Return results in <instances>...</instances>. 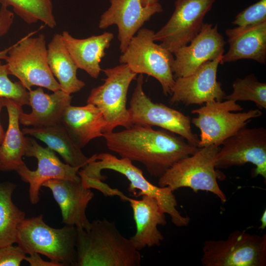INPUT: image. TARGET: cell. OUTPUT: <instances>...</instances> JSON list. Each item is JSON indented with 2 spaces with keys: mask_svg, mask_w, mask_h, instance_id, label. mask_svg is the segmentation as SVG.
I'll list each match as a JSON object with an SVG mask.
<instances>
[{
  "mask_svg": "<svg viewBox=\"0 0 266 266\" xmlns=\"http://www.w3.org/2000/svg\"><path fill=\"white\" fill-rule=\"evenodd\" d=\"M63 42L78 68L85 71L91 77L97 78L102 70L100 66L105 51L114 38L112 33L78 39L64 31L61 34Z\"/></svg>",
  "mask_w": 266,
  "mask_h": 266,
  "instance_id": "22",
  "label": "cell"
},
{
  "mask_svg": "<svg viewBox=\"0 0 266 266\" xmlns=\"http://www.w3.org/2000/svg\"><path fill=\"white\" fill-rule=\"evenodd\" d=\"M60 123L82 148L92 140L103 136L106 122L101 111L95 105H68Z\"/></svg>",
  "mask_w": 266,
  "mask_h": 266,
  "instance_id": "23",
  "label": "cell"
},
{
  "mask_svg": "<svg viewBox=\"0 0 266 266\" xmlns=\"http://www.w3.org/2000/svg\"><path fill=\"white\" fill-rule=\"evenodd\" d=\"M155 32L141 28L132 38L119 58L136 74H146L157 79L164 94L171 95L175 82L171 66L173 54L154 40Z\"/></svg>",
  "mask_w": 266,
  "mask_h": 266,
  "instance_id": "8",
  "label": "cell"
},
{
  "mask_svg": "<svg viewBox=\"0 0 266 266\" xmlns=\"http://www.w3.org/2000/svg\"><path fill=\"white\" fill-rule=\"evenodd\" d=\"M130 203L132 207L136 231L130 238L135 248L140 251L146 247L159 246L164 237L159 226L166 224V213L154 198L143 195L141 199L130 198L123 193L120 197Z\"/></svg>",
  "mask_w": 266,
  "mask_h": 266,
  "instance_id": "19",
  "label": "cell"
},
{
  "mask_svg": "<svg viewBox=\"0 0 266 266\" xmlns=\"http://www.w3.org/2000/svg\"><path fill=\"white\" fill-rule=\"evenodd\" d=\"M24 260L28 262L31 266H61L54 262L44 260L38 253L29 254L26 256Z\"/></svg>",
  "mask_w": 266,
  "mask_h": 266,
  "instance_id": "34",
  "label": "cell"
},
{
  "mask_svg": "<svg viewBox=\"0 0 266 266\" xmlns=\"http://www.w3.org/2000/svg\"><path fill=\"white\" fill-rule=\"evenodd\" d=\"M26 256L18 245L0 247V266H20Z\"/></svg>",
  "mask_w": 266,
  "mask_h": 266,
  "instance_id": "32",
  "label": "cell"
},
{
  "mask_svg": "<svg viewBox=\"0 0 266 266\" xmlns=\"http://www.w3.org/2000/svg\"><path fill=\"white\" fill-rule=\"evenodd\" d=\"M34 157L37 161V167L30 170L25 164L16 171L21 179L29 184V194L31 202L37 203L39 191L43 184L49 180L60 179L78 181L81 179L78 172L80 167L71 166L62 162L51 149L43 147L32 137H28L25 156Z\"/></svg>",
  "mask_w": 266,
  "mask_h": 266,
  "instance_id": "14",
  "label": "cell"
},
{
  "mask_svg": "<svg viewBox=\"0 0 266 266\" xmlns=\"http://www.w3.org/2000/svg\"><path fill=\"white\" fill-rule=\"evenodd\" d=\"M232 93L225 100L254 102L259 109H266V83L260 82L253 74L236 78Z\"/></svg>",
  "mask_w": 266,
  "mask_h": 266,
  "instance_id": "29",
  "label": "cell"
},
{
  "mask_svg": "<svg viewBox=\"0 0 266 266\" xmlns=\"http://www.w3.org/2000/svg\"><path fill=\"white\" fill-rule=\"evenodd\" d=\"M16 187L11 182L0 183V247L17 243L18 226L26 218L12 200Z\"/></svg>",
  "mask_w": 266,
  "mask_h": 266,
  "instance_id": "27",
  "label": "cell"
},
{
  "mask_svg": "<svg viewBox=\"0 0 266 266\" xmlns=\"http://www.w3.org/2000/svg\"><path fill=\"white\" fill-rule=\"evenodd\" d=\"M30 33L10 46L5 59L9 74L16 77L29 91L32 86L45 88L52 92L61 90L48 63L45 37Z\"/></svg>",
  "mask_w": 266,
  "mask_h": 266,
  "instance_id": "6",
  "label": "cell"
},
{
  "mask_svg": "<svg viewBox=\"0 0 266 266\" xmlns=\"http://www.w3.org/2000/svg\"><path fill=\"white\" fill-rule=\"evenodd\" d=\"M8 75L7 65L0 61V97L11 99L22 107L30 105L29 92L20 81H11Z\"/></svg>",
  "mask_w": 266,
  "mask_h": 266,
  "instance_id": "30",
  "label": "cell"
},
{
  "mask_svg": "<svg viewBox=\"0 0 266 266\" xmlns=\"http://www.w3.org/2000/svg\"><path fill=\"white\" fill-rule=\"evenodd\" d=\"M225 33L229 48L222 55L220 64L241 59L266 64V22L246 28L228 29Z\"/></svg>",
  "mask_w": 266,
  "mask_h": 266,
  "instance_id": "20",
  "label": "cell"
},
{
  "mask_svg": "<svg viewBox=\"0 0 266 266\" xmlns=\"http://www.w3.org/2000/svg\"><path fill=\"white\" fill-rule=\"evenodd\" d=\"M8 124L4 137L0 144V170L16 171L25 164L23 157L27 148L28 137L25 136L19 126V117L23 111L13 100L4 98Z\"/></svg>",
  "mask_w": 266,
  "mask_h": 266,
  "instance_id": "25",
  "label": "cell"
},
{
  "mask_svg": "<svg viewBox=\"0 0 266 266\" xmlns=\"http://www.w3.org/2000/svg\"><path fill=\"white\" fill-rule=\"evenodd\" d=\"M47 60L61 90L70 95L79 92L85 86L77 77L78 68L65 46L61 34H55L48 45Z\"/></svg>",
  "mask_w": 266,
  "mask_h": 266,
  "instance_id": "26",
  "label": "cell"
},
{
  "mask_svg": "<svg viewBox=\"0 0 266 266\" xmlns=\"http://www.w3.org/2000/svg\"><path fill=\"white\" fill-rule=\"evenodd\" d=\"M201 262L204 266H266V234L237 230L225 239L205 240Z\"/></svg>",
  "mask_w": 266,
  "mask_h": 266,
  "instance_id": "10",
  "label": "cell"
},
{
  "mask_svg": "<svg viewBox=\"0 0 266 266\" xmlns=\"http://www.w3.org/2000/svg\"><path fill=\"white\" fill-rule=\"evenodd\" d=\"M219 146H209L199 148L193 154L175 163L159 178L161 187H168L172 191L188 187L197 193L209 192L223 202L227 200L225 193L217 182L215 159Z\"/></svg>",
  "mask_w": 266,
  "mask_h": 266,
  "instance_id": "5",
  "label": "cell"
},
{
  "mask_svg": "<svg viewBox=\"0 0 266 266\" xmlns=\"http://www.w3.org/2000/svg\"><path fill=\"white\" fill-rule=\"evenodd\" d=\"M266 22V0H260L237 14L232 23L246 28Z\"/></svg>",
  "mask_w": 266,
  "mask_h": 266,
  "instance_id": "31",
  "label": "cell"
},
{
  "mask_svg": "<svg viewBox=\"0 0 266 266\" xmlns=\"http://www.w3.org/2000/svg\"><path fill=\"white\" fill-rule=\"evenodd\" d=\"M226 43L217 24L204 23L188 44L173 53L171 70L174 78L190 75L205 62L223 55Z\"/></svg>",
  "mask_w": 266,
  "mask_h": 266,
  "instance_id": "16",
  "label": "cell"
},
{
  "mask_svg": "<svg viewBox=\"0 0 266 266\" xmlns=\"http://www.w3.org/2000/svg\"><path fill=\"white\" fill-rule=\"evenodd\" d=\"M242 109L236 102L226 100L225 101L212 100L193 110L192 113L197 116L192 119L191 123L200 131L198 147L219 146L252 119L262 114L259 109L233 112Z\"/></svg>",
  "mask_w": 266,
  "mask_h": 266,
  "instance_id": "7",
  "label": "cell"
},
{
  "mask_svg": "<svg viewBox=\"0 0 266 266\" xmlns=\"http://www.w3.org/2000/svg\"><path fill=\"white\" fill-rule=\"evenodd\" d=\"M51 94L45 93L39 87L29 93L30 105L32 111L20 115V123L33 127H47L60 123L66 108L70 104V95L59 90Z\"/></svg>",
  "mask_w": 266,
  "mask_h": 266,
  "instance_id": "21",
  "label": "cell"
},
{
  "mask_svg": "<svg viewBox=\"0 0 266 266\" xmlns=\"http://www.w3.org/2000/svg\"><path fill=\"white\" fill-rule=\"evenodd\" d=\"M22 131L24 134L43 142L71 166L82 168L94 160V155L90 158L85 155L81 148L61 123L47 127H27Z\"/></svg>",
  "mask_w": 266,
  "mask_h": 266,
  "instance_id": "24",
  "label": "cell"
},
{
  "mask_svg": "<svg viewBox=\"0 0 266 266\" xmlns=\"http://www.w3.org/2000/svg\"><path fill=\"white\" fill-rule=\"evenodd\" d=\"M93 160L79 171L82 179L101 182L105 179L103 170H112L123 175L130 182L128 191L136 197L146 195L151 197L159 203L166 214L169 215L172 223L177 227H185L190 223L188 216H184L177 209V202L173 191L168 187L156 186L144 176L142 171L125 158H119L108 153L94 154Z\"/></svg>",
  "mask_w": 266,
  "mask_h": 266,
  "instance_id": "3",
  "label": "cell"
},
{
  "mask_svg": "<svg viewBox=\"0 0 266 266\" xmlns=\"http://www.w3.org/2000/svg\"><path fill=\"white\" fill-rule=\"evenodd\" d=\"M260 221L261 222V225L260 226L259 229L264 230L266 227V210H265L263 212L262 215L261 217Z\"/></svg>",
  "mask_w": 266,
  "mask_h": 266,
  "instance_id": "36",
  "label": "cell"
},
{
  "mask_svg": "<svg viewBox=\"0 0 266 266\" xmlns=\"http://www.w3.org/2000/svg\"><path fill=\"white\" fill-rule=\"evenodd\" d=\"M76 227L52 228L42 214L26 218L18 227L16 243L26 255L42 254L61 266H76Z\"/></svg>",
  "mask_w": 266,
  "mask_h": 266,
  "instance_id": "4",
  "label": "cell"
},
{
  "mask_svg": "<svg viewBox=\"0 0 266 266\" xmlns=\"http://www.w3.org/2000/svg\"><path fill=\"white\" fill-rule=\"evenodd\" d=\"M143 76L139 74L128 108L132 125L157 126L184 138L198 147L199 138L194 133L190 117L163 103H156L143 91Z\"/></svg>",
  "mask_w": 266,
  "mask_h": 266,
  "instance_id": "11",
  "label": "cell"
},
{
  "mask_svg": "<svg viewBox=\"0 0 266 266\" xmlns=\"http://www.w3.org/2000/svg\"><path fill=\"white\" fill-rule=\"evenodd\" d=\"M11 6L15 13L29 24L42 22L53 29L56 26L52 0H0Z\"/></svg>",
  "mask_w": 266,
  "mask_h": 266,
  "instance_id": "28",
  "label": "cell"
},
{
  "mask_svg": "<svg viewBox=\"0 0 266 266\" xmlns=\"http://www.w3.org/2000/svg\"><path fill=\"white\" fill-rule=\"evenodd\" d=\"M222 55L205 62L190 75L175 78L169 102L200 105L212 100L225 99L226 94L217 80Z\"/></svg>",
  "mask_w": 266,
  "mask_h": 266,
  "instance_id": "15",
  "label": "cell"
},
{
  "mask_svg": "<svg viewBox=\"0 0 266 266\" xmlns=\"http://www.w3.org/2000/svg\"><path fill=\"white\" fill-rule=\"evenodd\" d=\"M76 228V266H139L141 255L115 223L97 219L85 230Z\"/></svg>",
  "mask_w": 266,
  "mask_h": 266,
  "instance_id": "2",
  "label": "cell"
},
{
  "mask_svg": "<svg viewBox=\"0 0 266 266\" xmlns=\"http://www.w3.org/2000/svg\"><path fill=\"white\" fill-rule=\"evenodd\" d=\"M42 186L51 190L60 207L63 223L85 230L90 228L91 222L87 218L86 209L94 194L83 185L81 179H51Z\"/></svg>",
  "mask_w": 266,
  "mask_h": 266,
  "instance_id": "18",
  "label": "cell"
},
{
  "mask_svg": "<svg viewBox=\"0 0 266 266\" xmlns=\"http://www.w3.org/2000/svg\"><path fill=\"white\" fill-rule=\"evenodd\" d=\"M4 106V98L0 97V113L3 107ZM5 133L0 122V144L2 142Z\"/></svg>",
  "mask_w": 266,
  "mask_h": 266,
  "instance_id": "35",
  "label": "cell"
},
{
  "mask_svg": "<svg viewBox=\"0 0 266 266\" xmlns=\"http://www.w3.org/2000/svg\"><path fill=\"white\" fill-rule=\"evenodd\" d=\"M143 6H146L158 3L160 0H141Z\"/></svg>",
  "mask_w": 266,
  "mask_h": 266,
  "instance_id": "37",
  "label": "cell"
},
{
  "mask_svg": "<svg viewBox=\"0 0 266 266\" xmlns=\"http://www.w3.org/2000/svg\"><path fill=\"white\" fill-rule=\"evenodd\" d=\"M215 167L226 168L246 163L255 166V176L266 179V130L264 127L241 128L221 144Z\"/></svg>",
  "mask_w": 266,
  "mask_h": 266,
  "instance_id": "13",
  "label": "cell"
},
{
  "mask_svg": "<svg viewBox=\"0 0 266 266\" xmlns=\"http://www.w3.org/2000/svg\"><path fill=\"white\" fill-rule=\"evenodd\" d=\"M110 6L100 17L99 28L103 29L112 25L117 26L122 53L144 24L153 15L163 10L159 2L144 6L141 0H110Z\"/></svg>",
  "mask_w": 266,
  "mask_h": 266,
  "instance_id": "17",
  "label": "cell"
},
{
  "mask_svg": "<svg viewBox=\"0 0 266 266\" xmlns=\"http://www.w3.org/2000/svg\"><path fill=\"white\" fill-rule=\"evenodd\" d=\"M102 137L109 150L142 164L151 175L158 178L199 149L176 134L147 125H132L121 131L104 133Z\"/></svg>",
  "mask_w": 266,
  "mask_h": 266,
  "instance_id": "1",
  "label": "cell"
},
{
  "mask_svg": "<svg viewBox=\"0 0 266 266\" xmlns=\"http://www.w3.org/2000/svg\"><path fill=\"white\" fill-rule=\"evenodd\" d=\"M14 20V13L8 7L1 4L0 8V36L5 34L11 27ZM10 47L0 51V60H5Z\"/></svg>",
  "mask_w": 266,
  "mask_h": 266,
  "instance_id": "33",
  "label": "cell"
},
{
  "mask_svg": "<svg viewBox=\"0 0 266 266\" xmlns=\"http://www.w3.org/2000/svg\"><path fill=\"white\" fill-rule=\"evenodd\" d=\"M102 70L106 76L104 83L92 89L87 103L95 105L102 112L106 122L104 133L118 127L127 128L132 125L127 98L130 84L137 74L125 64Z\"/></svg>",
  "mask_w": 266,
  "mask_h": 266,
  "instance_id": "9",
  "label": "cell"
},
{
  "mask_svg": "<svg viewBox=\"0 0 266 266\" xmlns=\"http://www.w3.org/2000/svg\"><path fill=\"white\" fill-rule=\"evenodd\" d=\"M216 0H176L167 23L155 33V41L172 54L188 44L200 32L206 14Z\"/></svg>",
  "mask_w": 266,
  "mask_h": 266,
  "instance_id": "12",
  "label": "cell"
}]
</instances>
